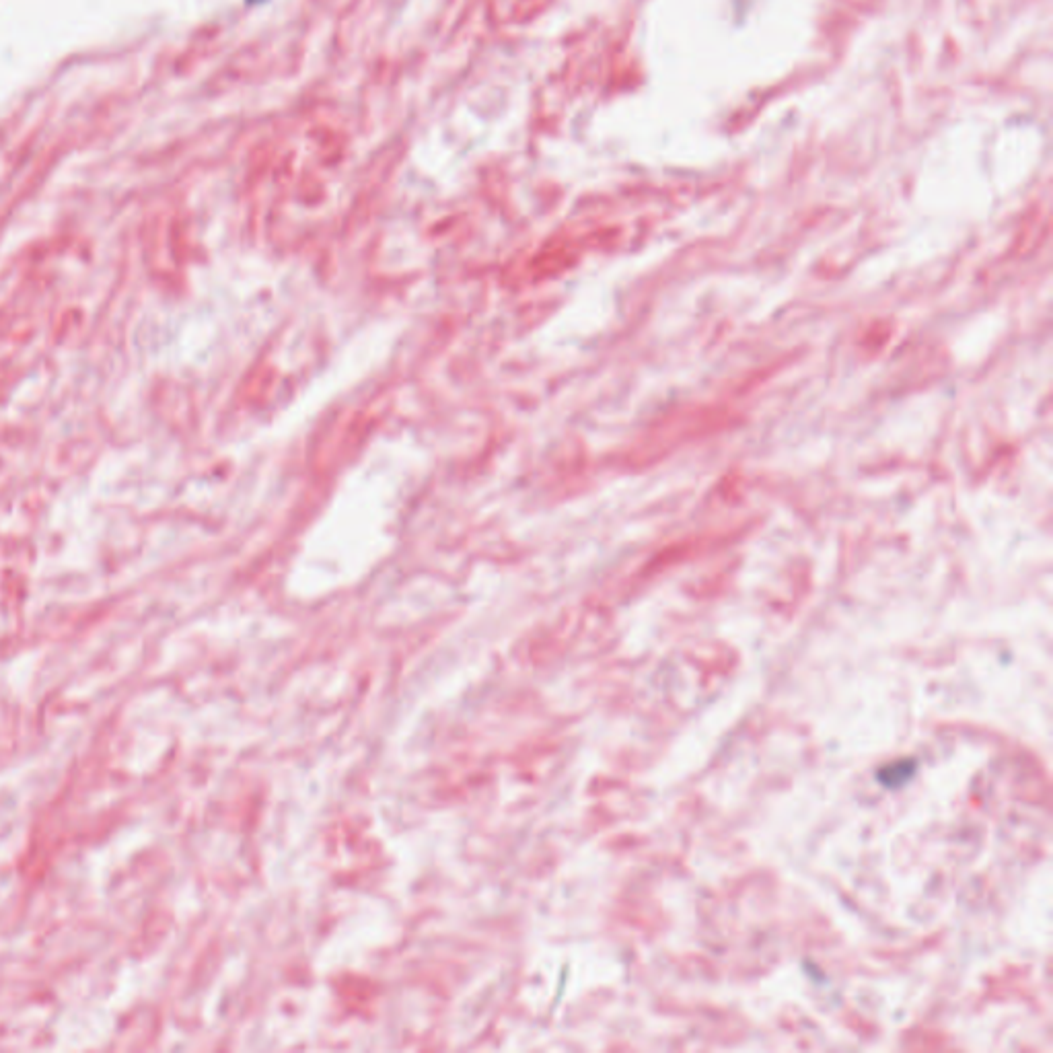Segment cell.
I'll return each instance as SVG.
<instances>
[{"instance_id": "1", "label": "cell", "mask_w": 1053, "mask_h": 1053, "mask_svg": "<svg viewBox=\"0 0 1053 1053\" xmlns=\"http://www.w3.org/2000/svg\"><path fill=\"white\" fill-rule=\"evenodd\" d=\"M247 3L249 5H262V3H266V0H247Z\"/></svg>"}]
</instances>
